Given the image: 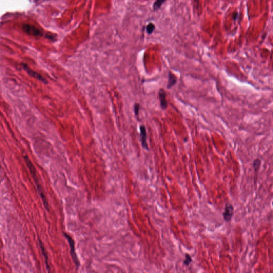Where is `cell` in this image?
Listing matches in <instances>:
<instances>
[{
    "mask_svg": "<svg viewBox=\"0 0 273 273\" xmlns=\"http://www.w3.org/2000/svg\"><path fill=\"white\" fill-rule=\"evenodd\" d=\"M178 81L177 77L174 73L169 71L168 72V82L167 84V88L168 89H171L172 86L175 85Z\"/></svg>",
    "mask_w": 273,
    "mask_h": 273,
    "instance_id": "cell-8",
    "label": "cell"
},
{
    "mask_svg": "<svg viewBox=\"0 0 273 273\" xmlns=\"http://www.w3.org/2000/svg\"><path fill=\"white\" fill-rule=\"evenodd\" d=\"M239 17V14L238 11H235L233 14L232 16V19L234 21H236L238 20V19Z\"/></svg>",
    "mask_w": 273,
    "mask_h": 273,
    "instance_id": "cell-15",
    "label": "cell"
},
{
    "mask_svg": "<svg viewBox=\"0 0 273 273\" xmlns=\"http://www.w3.org/2000/svg\"><path fill=\"white\" fill-rule=\"evenodd\" d=\"M139 109H140V105L138 103H135L134 105V112H135V115L137 118L139 116Z\"/></svg>",
    "mask_w": 273,
    "mask_h": 273,
    "instance_id": "cell-14",
    "label": "cell"
},
{
    "mask_svg": "<svg viewBox=\"0 0 273 273\" xmlns=\"http://www.w3.org/2000/svg\"><path fill=\"white\" fill-rule=\"evenodd\" d=\"M24 160H25L26 164H27V166L29 169V170L30 171V173L32 175V177L33 178L35 182L36 186L37 187V189L38 193L39 194V196L41 198L42 200L44 206L45 207L47 211H49V203L48 202V200L46 199V196L44 194V191L43 190L42 187L41 186V184L39 182V179H38L37 174H36V170L35 167L34 166L33 164L32 163L31 160L29 159V156L26 155L24 156Z\"/></svg>",
    "mask_w": 273,
    "mask_h": 273,
    "instance_id": "cell-1",
    "label": "cell"
},
{
    "mask_svg": "<svg viewBox=\"0 0 273 273\" xmlns=\"http://www.w3.org/2000/svg\"><path fill=\"white\" fill-rule=\"evenodd\" d=\"M39 247H40V248H41V251H42L43 255L44 258V260H45V263H46V269L48 270V272H49V270H50V266H49V263H48L49 259H48V254H47V252H46V249H45L44 246H43L42 242H41V241L40 240H39Z\"/></svg>",
    "mask_w": 273,
    "mask_h": 273,
    "instance_id": "cell-9",
    "label": "cell"
},
{
    "mask_svg": "<svg viewBox=\"0 0 273 273\" xmlns=\"http://www.w3.org/2000/svg\"><path fill=\"white\" fill-rule=\"evenodd\" d=\"M192 262V258L188 253L185 254V259L184 261V264L185 266H188Z\"/></svg>",
    "mask_w": 273,
    "mask_h": 273,
    "instance_id": "cell-12",
    "label": "cell"
},
{
    "mask_svg": "<svg viewBox=\"0 0 273 273\" xmlns=\"http://www.w3.org/2000/svg\"><path fill=\"white\" fill-rule=\"evenodd\" d=\"M22 66L25 71L29 74L30 76H31L34 78H36L37 80H39L40 81L42 82L44 84H47L48 82L45 78H44L43 76H42L41 74L36 72L35 71H33L31 68L29 67V66L26 64H23Z\"/></svg>",
    "mask_w": 273,
    "mask_h": 273,
    "instance_id": "cell-4",
    "label": "cell"
},
{
    "mask_svg": "<svg viewBox=\"0 0 273 273\" xmlns=\"http://www.w3.org/2000/svg\"><path fill=\"white\" fill-rule=\"evenodd\" d=\"M234 209L233 206L231 203H227L223 213V220L227 223H229L234 216Z\"/></svg>",
    "mask_w": 273,
    "mask_h": 273,
    "instance_id": "cell-3",
    "label": "cell"
},
{
    "mask_svg": "<svg viewBox=\"0 0 273 273\" xmlns=\"http://www.w3.org/2000/svg\"><path fill=\"white\" fill-rule=\"evenodd\" d=\"M22 29L24 32H26V33L34 36H39L41 34V32L39 31V29H37L35 26H31L29 25H23L22 26Z\"/></svg>",
    "mask_w": 273,
    "mask_h": 273,
    "instance_id": "cell-7",
    "label": "cell"
},
{
    "mask_svg": "<svg viewBox=\"0 0 273 273\" xmlns=\"http://www.w3.org/2000/svg\"><path fill=\"white\" fill-rule=\"evenodd\" d=\"M261 164V161L259 159H256L254 160L253 163V167L254 168V170L255 172H258L260 169Z\"/></svg>",
    "mask_w": 273,
    "mask_h": 273,
    "instance_id": "cell-11",
    "label": "cell"
},
{
    "mask_svg": "<svg viewBox=\"0 0 273 273\" xmlns=\"http://www.w3.org/2000/svg\"><path fill=\"white\" fill-rule=\"evenodd\" d=\"M167 1V0H156L153 4V10L154 11L159 10L163 4Z\"/></svg>",
    "mask_w": 273,
    "mask_h": 273,
    "instance_id": "cell-10",
    "label": "cell"
},
{
    "mask_svg": "<svg viewBox=\"0 0 273 273\" xmlns=\"http://www.w3.org/2000/svg\"><path fill=\"white\" fill-rule=\"evenodd\" d=\"M155 29V25L152 23H149L147 26V32L148 33V34H151L154 31Z\"/></svg>",
    "mask_w": 273,
    "mask_h": 273,
    "instance_id": "cell-13",
    "label": "cell"
},
{
    "mask_svg": "<svg viewBox=\"0 0 273 273\" xmlns=\"http://www.w3.org/2000/svg\"><path fill=\"white\" fill-rule=\"evenodd\" d=\"M140 138H141L142 147L146 150H149L147 142V132H146L145 127L144 125H140Z\"/></svg>",
    "mask_w": 273,
    "mask_h": 273,
    "instance_id": "cell-6",
    "label": "cell"
},
{
    "mask_svg": "<svg viewBox=\"0 0 273 273\" xmlns=\"http://www.w3.org/2000/svg\"><path fill=\"white\" fill-rule=\"evenodd\" d=\"M63 234H64V236L67 239L68 244L69 245L70 249H71L70 253H71V257L76 267V270H78L80 266V263L75 251V244L74 241L72 237L69 234H68L66 233H64Z\"/></svg>",
    "mask_w": 273,
    "mask_h": 273,
    "instance_id": "cell-2",
    "label": "cell"
},
{
    "mask_svg": "<svg viewBox=\"0 0 273 273\" xmlns=\"http://www.w3.org/2000/svg\"><path fill=\"white\" fill-rule=\"evenodd\" d=\"M159 98L160 100V106L163 110H165L168 106V103L167 100V93L164 89L161 88L158 92Z\"/></svg>",
    "mask_w": 273,
    "mask_h": 273,
    "instance_id": "cell-5",
    "label": "cell"
}]
</instances>
